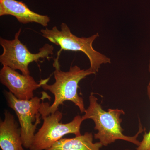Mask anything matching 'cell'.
<instances>
[{
    "mask_svg": "<svg viewBox=\"0 0 150 150\" xmlns=\"http://www.w3.org/2000/svg\"><path fill=\"white\" fill-rule=\"evenodd\" d=\"M59 57L54 59L53 66L55 82L52 85L47 84L49 79H45L41 87L44 90L48 91L54 95V102L51 105L48 103L41 102L40 112L41 118L54 113L59 110V107L66 101L73 102L77 106L81 113L84 112L83 99L79 95L78 89L80 81L89 75L96 74L89 68L86 70L81 69L77 66L70 67L69 71H61L59 62Z\"/></svg>",
    "mask_w": 150,
    "mask_h": 150,
    "instance_id": "obj_1",
    "label": "cell"
},
{
    "mask_svg": "<svg viewBox=\"0 0 150 150\" xmlns=\"http://www.w3.org/2000/svg\"><path fill=\"white\" fill-rule=\"evenodd\" d=\"M89 100V105L82 118L83 121L91 119L94 122L95 130L98 131L94 135L96 139L99 140L104 146H107L117 140L127 141L139 146L140 142L137 140V138L144 131L141 124L139 131L135 136H125L123 134L124 130L121 126L122 120L120 118V116L125 114L122 109H109L107 111H105L98 103V98L93 93H91Z\"/></svg>",
    "mask_w": 150,
    "mask_h": 150,
    "instance_id": "obj_2",
    "label": "cell"
},
{
    "mask_svg": "<svg viewBox=\"0 0 150 150\" xmlns=\"http://www.w3.org/2000/svg\"><path fill=\"white\" fill-rule=\"evenodd\" d=\"M61 28V30H59L56 26H54L51 29L46 28L40 30L43 37L61 47L57 57H59L63 50L81 51L87 56L90 63V68L96 74L103 64L111 63L110 58L96 51L93 47L94 41L99 36L98 33L90 37H79L71 32L66 23H62Z\"/></svg>",
    "mask_w": 150,
    "mask_h": 150,
    "instance_id": "obj_3",
    "label": "cell"
},
{
    "mask_svg": "<svg viewBox=\"0 0 150 150\" xmlns=\"http://www.w3.org/2000/svg\"><path fill=\"white\" fill-rule=\"evenodd\" d=\"M21 31L20 28L16 33L13 40H7L1 37L0 44L4 51L0 56V62L3 66L19 70L23 74L29 75V64L33 62H40V59L51 58L49 55L54 54V47L47 43L39 49L38 53L32 54L19 39Z\"/></svg>",
    "mask_w": 150,
    "mask_h": 150,
    "instance_id": "obj_4",
    "label": "cell"
},
{
    "mask_svg": "<svg viewBox=\"0 0 150 150\" xmlns=\"http://www.w3.org/2000/svg\"><path fill=\"white\" fill-rule=\"evenodd\" d=\"M62 118V112L58 110L42 118L43 124L35 133L30 150H46L65 135L74 134L75 136H78L81 135V126L83 121L82 116L77 115L72 121L66 123L60 122Z\"/></svg>",
    "mask_w": 150,
    "mask_h": 150,
    "instance_id": "obj_5",
    "label": "cell"
},
{
    "mask_svg": "<svg viewBox=\"0 0 150 150\" xmlns=\"http://www.w3.org/2000/svg\"><path fill=\"white\" fill-rule=\"evenodd\" d=\"M4 94L9 107L15 111L18 118L23 147L29 149L37 126L40 123L39 110L43 98L34 96L29 100H22L18 99L10 92L5 91Z\"/></svg>",
    "mask_w": 150,
    "mask_h": 150,
    "instance_id": "obj_6",
    "label": "cell"
},
{
    "mask_svg": "<svg viewBox=\"0 0 150 150\" xmlns=\"http://www.w3.org/2000/svg\"><path fill=\"white\" fill-rule=\"evenodd\" d=\"M45 80L39 83L30 75L19 74L16 70L3 65L0 71V81L18 99L29 100L34 97L33 92L41 87Z\"/></svg>",
    "mask_w": 150,
    "mask_h": 150,
    "instance_id": "obj_7",
    "label": "cell"
},
{
    "mask_svg": "<svg viewBox=\"0 0 150 150\" xmlns=\"http://www.w3.org/2000/svg\"><path fill=\"white\" fill-rule=\"evenodd\" d=\"M11 15L20 23L26 24L36 23L44 27L48 26L50 18L30 10L26 4L16 0H0V16Z\"/></svg>",
    "mask_w": 150,
    "mask_h": 150,
    "instance_id": "obj_8",
    "label": "cell"
},
{
    "mask_svg": "<svg viewBox=\"0 0 150 150\" xmlns=\"http://www.w3.org/2000/svg\"><path fill=\"white\" fill-rule=\"evenodd\" d=\"M0 147L2 150H25L20 127L14 115L7 110L4 120L0 122Z\"/></svg>",
    "mask_w": 150,
    "mask_h": 150,
    "instance_id": "obj_9",
    "label": "cell"
},
{
    "mask_svg": "<svg viewBox=\"0 0 150 150\" xmlns=\"http://www.w3.org/2000/svg\"><path fill=\"white\" fill-rule=\"evenodd\" d=\"M93 135L86 132L72 138H62L46 150H100V142L93 143Z\"/></svg>",
    "mask_w": 150,
    "mask_h": 150,
    "instance_id": "obj_10",
    "label": "cell"
},
{
    "mask_svg": "<svg viewBox=\"0 0 150 150\" xmlns=\"http://www.w3.org/2000/svg\"><path fill=\"white\" fill-rule=\"evenodd\" d=\"M149 71L150 73V61L149 66ZM148 91L150 96V82L148 86ZM137 150H150V130L149 133H145L143 136L142 142H140Z\"/></svg>",
    "mask_w": 150,
    "mask_h": 150,
    "instance_id": "obj_11",
    "label": "cell"
},
{
    "mask_svg": "<svg viewBox=\"0 0 150 150\" xmlns=\"http://www.w3.org/2000/svg\"><path fill=\"white\" fill-rule=\"evenodd\" d=\"M130 150L127 149V150Z\"/></svg>",
    "mask_w": 150,
    "mask_h": 150,
    "instance_id": "obj_12",
    "label": "cell"
}]
</instances>
